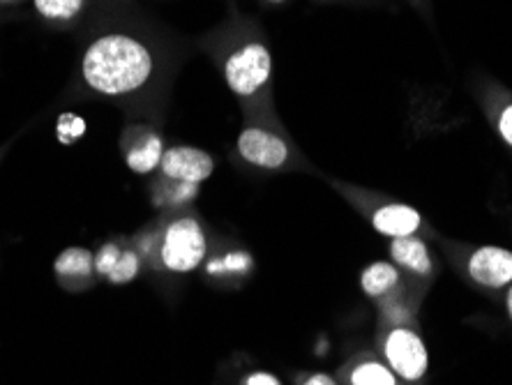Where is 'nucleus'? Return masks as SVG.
<instances>
[{
    "label": "nucleus",
    "instance_id": "obj_1",
    "mask_svg": "<svg viewBox=\"0 0 512 385\" xmlns=\"http://www.w3.org/2000/svg\"><path fill=\"white\" fill-rule=\"evenodd\" d=\"M155 63L141 40L125 33H109L88 44L81 74L90 90L104 97H125L141 90L153 77Z\"/></svg>",
    "mask_w": 512,
    "mask_h": 385
},
{
    "label": "nucleus",
    "instance_id": "obj_2",
    "mask_svg": "<svg viewBox=\"0 0 512 385\" xmlns=\"http://www.w3.org/2000/svg\"><path fill=\"white\" fill-rule=\"evenodd\" d=\"M206 256V233L192 217H180L164 229L160 259L171 273H192Z\"/></svg>",
    "mask_w": 512,
    "mask_h": 385
},
{
    "label": "nucleus",
    "instance_id": "obj_3",
    "mask_svg": "<svg viewBox=\"0 0 512 385\" xmlns=\"http://www.w3.org/2000/svg\"><path fill=\"white\" fill-rule=\"evenodd\" d=\"M273 70V58L270 51L259 42L245 44L243 49L233 51L227 65H224V77L229 88L238 97H252L256 90H261L270 79Z\"/></svg>",
    "mask_w": 512,
    "mask_h": 385
},
{
    "label": "nucleus",
    "instance_id": "obj_4",
    "mask_svg": "<svg viewBox=\"0 0 512 385\" xmlns=\"http://www.w3.org/2000/svg\"><path fill=\"white\" fill-rule=\"evenodd\" d=\"M386 358L390 369L406 381H418L427 374V346L413 330L397 328L386 339Z\"/></svg>",
    "mask_w": 512,
    "mask_h": 385
},
{
    "label": "nucleus",
    "instance_id": "obj_5",
    "mask_svg": "<svg viewBox=\"0 0 512 385\" xmlns=\"http://www.w3.org/2000/svg\"><path fill=\"white\" fill-rule=\"evenodd\" d=\"M160 171L164 178L173 180V183L201 185L203 180L213 176L215 160L206 150L192 146H173L164 150Z\"/></svg>",
    "mask_w": 512,
    "mask_h": 385
},
{
    "label": "nucleus",
    "instance_id": "obj_6",
    "mask_svg": "<svg viewBox=\"0 0 512 385\" xmlns=\"http://www.w3.org/2000/svg\"><path fill=\"white\" fill-rule=\"evenodd\" d=\"M238 153L245 162H250L259 169H282L289 162V146L277 134L261 130V127H247L238 137Z\"/></svg>",
    "mask_w": 512,
    "mask_h": 385
},
{
    "label": "nucleus",
    "instance_id": "obj_7",
    "mask_svg": "<svg viewBox=\"0 0 512 385\" xmlns=\"http://www.w3.org/2000/svg\"><path fill=\"white\" fill-rule=\"evenodd\" d=\"M469 273L487 289H501L512 282V252L503 247H480L471 254Z\"/></svg>",
    "mask_w": 512,
    "mask_h": 385
},
{
    "label": "nucleus",
    "instance_id": "obj_8",
    "mask_svg": "<svg viewBox=\"0 0 512 385\" xmlns=\"http://www.w3.org/2000/svg\"><path fill=\"white\" fill-rule=\"evenodd\" d=\"M54 273L65 289H86L88 284H93L95 256L86 247H67L58 254Z\"/></svg>",
    "mask_w": 512,
    "mask_h": 385
},
{
    "label": "nucleus",
    "instance_id": "obj_9",
    "mask_svg": "<svg viewBox=\"0 0 512 385\" xmlns=\"http://www.w3.org/2000/svg\"><path fill=\"white\" fill-rule=\"evenodd\" d=\"M164 155V141L153 132H141L139 137L125 141V164L137 176H148L160 169Z\"/></svg>",
    "mask_w": 512,
    "mask_h": 385
},
{
    "label": "nucleus",
    "instance_id": "obj_10",
    "mask_svg": "<svg viewBox=\"0 0 512 385\" xmlns=\"http://www.w3.org/2000/svg\"><path fill=\"white\" fill-rule=\"evenodd\" d=\"M420 213L416 208L404 206V203H390L374 213L372 224L381 236L390 238H409L420 229Z\"/></svg>",
    "mask_w": 512,
    "mask_h": 385
},
{
    "label": "nucleus",
    "instance_id": "obj_11",
    "mask_svg": "<svg viewBox=\"0 0 512 385\" xmlns=\"http://www.w3.org/2000/svg\"><path fill=\"white\" fill-rule=\"evenodd\" d=\"M390 254L399 263V266L413 270L418 275L432 273V259H429V252L423 240H416L413 236L409 238H393V245H390Z\"/></svg>",
    "mask_w": 512,
    "mask_h": 385
},
{
    "label": "nucleus",
    "instance_id": "obj_12",
    "mask_svg": "<svg viewBox=\"0 0 512 385\" xmlns=\"http://www.w3.org/2000/svg\"><path fill=\"white\" fill-rule=\"evenodd\" d=\"M397 270L390 266V263H372L370 268H365L363 279H360V284H363V291L367 296L372 298H379L383 293H388L393 286L397 284Z\"/></svg>",
    "mask_w": 512,
    "mask_h": 385
},
{
    "label": "nucleus",
    "instance_id": "obj_13",
    "mask_svg": "<svg viewBox=\"0 0 512 385\" xmlns=\"http://www.w3.org/2000/svg\"><path fill=\"white\" fill-rule=\"evenodd\" d=\"M86 0H35V10L40 17L56 21V24H67V21L77 19L84 10Z\"/></svg>",
    "mask_w": 512,
    "mask_h": 385
},
{
    "label": "nucleus",
    "instance_id": "obj_14",
    "mask_svg": "<svg viewBox=\"0 0 512 385\" xmlns=\"http://www.w3.org/2000/svg\"><path fill=\"white\" fill-rule=\"evenodd\" d=\"M351 385H397L395 372L381 362H363L351 372Z\"/></svg>",
    "mask_w": 512,
    "mask_h": 385
},
{
    "label": "nucleus",
    "instance_id": "obj_15",
    "mask_svg": "<svg viewBox=\"0 0 512 385\" xmlns=\"http://www.w3.org/2000/svg\"><path fill=\"white\" fill-rule=\"evenodd\" d=\"M86 130H88L86 120L77 116V113H60L58 116L56 134H58V141L65 143V146L77 143L81 137H84Z\"/></svg>",
    "mask_w": 512,
    "mask_h": 385
},
{
    "label": "nucleus",
    "instance_id": "obj_16",
    "mask_svg": "<svg viewBox=\"0 0 512 385\" xmlns=\"http://www.w3.org/2000/svg\"><path fill=\"white\" fill-rule=\"evenodd\" d=\"M139 270H141L139 256L134 254L132 249H123V254H120V259L114 266V270H111V273L104 279H109L111 284H127L139 275Z\"/></svg>",
    "mask_w": 512,
    "mask_h": 385
},
{
    "label": "nucleus",
    "instance_id": "obj_17",
    "mask_svg": "<svg viewBox=\"0 0 512 385\" xmlns=\"http://www.w3.org/2000/svg\"><path fill=\"white\" fill-rule=\"evenodd\" d=\"M120 254H123V249L114 243L100 247V252L95 254V273L100 277H107L118 263Z\"/></svg>",
    "mask_w": 512,
    "mask_h": 385
},
{
    "label": "nucleus",
    "instance_id": "obj_18",
    "mask_svg": "<svg viewBox=\"0 0 512 385\" xmlns=\"http://www.w3.org/2000/svg\"><path fill=\"white\" fill-rule=\"evenodd\" d=\"M499 130H501V137L506 139L510 146H512V104L510 107L501 113V120H499Z\"/></svg>",
    "mask_w": 512,
    "mask_h": 385
},
{
    "label": "nucleus",
    "instance_id": "obj_19",
    "mask_svg": "<svg viewBox=\"0 0 512 385\" xmlns=\"http://www.w3.org/2000/svg\"><path fill=\"white\" fill-rule=\"evenodd\" d=\"M245 385H282V383H280V379H277V376H273V374H268V372H256V374L247 376Z\"/></svg>",
    "mask_w": 512,
    "mask_h": 385
},
{
    "label": "nucleus",
    "instance_id": "obj_20",
    "mask_svg": "<svg viewBox=\"0 0 512 385\" xmlns=\"http://www.w3.org/2000/svg\"><path fill=\"white\" fill-rule=\"evenodd\" d=\"M303 385H337L333 379H330L328 374H314L307 379Z\"/></svg>",
    "mask_w": 512,
    "mask_h": 385
},
{
    "label": "nucleus",
    "instance_id": "obj_21",
    "mask_svg": "<svg viewBox=\"0 0 512 385\" xmlns=\"http://www.w3.org/2000/svg\"><path fill=\"white\" fill-rule=\"evenodd\" d=\"M508 314H510V319H512V286H510V291H508Z\"/></svg>",
    "mask_w": 512,
    "mask_h": 385
},
{
    "label": "nucleus",
    "instance_id": "obj_22",
    "mask_svg": "<svg viewBox=\"0 0 512 385\" xmlns=\"http://www.w3.org/2000/svg\"><path fill=\"white\" fill-rule=\"evenodd\" d=\"M268 3H275V5H280V3H284V0H268Z\"/></svg>",
    "mask_w": 512,
    "mask_h": 385
},
{
    "label": "nucleus",
    "instance_id": "obj_23",
    "mask_svg": "<svg viewBox=\"0 0 512 385\" xmlns=\"http://www.w3.org/2000/svg\"><path fill=\"white\" fill-rule=\"evenodd\" d=\"M0 3H17V0H0Z\"/></svg>",
    "mask_w": 512,
    "mask_h": 385
}]
</instances>
